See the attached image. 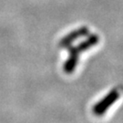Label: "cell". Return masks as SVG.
Segmentation results:
<instances>
[{"label": "cell", "mask_w": 123, "mask_h": 123, "mask_svg": "<svg viewBox=\"0 0 123 123\" xmlns=\"http://www.w3.org/2000/svg\"><path fill=\"white\" fill-rule=\"evenodd\" d=\"M98 37L96 36H93L92 37H90L85 43L80 44L75 49H72L70 58L68 59V61H67L66 65H65V69H66V71H68V73H71V71L74 69L75 66H76V62H77V57L79 56V53L84 49H87L93 45H95L98 42Z\"/></svg>", "instance_id": "obj_1"}, {"label": "cell", "mask_w": 123, "mask_h": 123, "mask_svg": "<svg viewBox=\"0 0 123 123\" xmlns=\"http://www.w3.org/2000/svg\"><path fill=\"white\" fill-rule=\"evenodd\" d=\"M119 97V93L118 92L117 89L113 90L112 92L110 93V95L108 97H106L103 100L101 101L100 103H98L97 105L94 107V112L98 115L103 114L106 111V110H108V108L110 107L115 100Z\"/></svg>", "instance_id": "obj_2"}, {"label": "cell", "mask_w": 123, "mask_h": 123, "mask_svg": "<svg viewBox=\"0 0 123 123\" xmlns=\"http://www.w3.org/2000/svg\"><path fill=\"white\" fill-rule=\"evenodd\" d=\"M88 32V30L86 29V27L85 28H81V29H79V30H76L74 31L71 35H68V37H66L64 39H62L61 41V46L62 47H66L67 45L68 44L69 42H71L72 40H74L75 38H77V37H79V36H81V35H83V34H86Z\"/></svg>", "instance_id": "obj_3"}]
</instances>
